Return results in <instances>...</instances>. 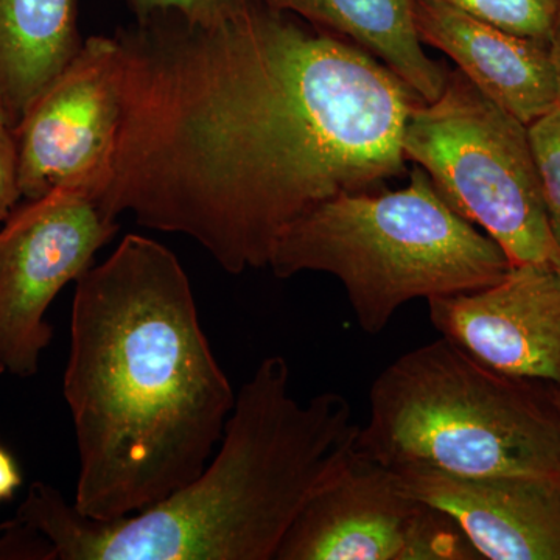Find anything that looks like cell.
Here are the masks:
<instances>
[{
    "mask_svg": "<svg viewBox=\"0 0 560 560\" xmlns=\"http://www.w3.org/2000/svg\"><path fill=\"white\" fill-rule=\"evenodd\" d=\"M116 38L124 110L106 208L189 235L231 275L267 268L320 202L405 173L422 101L335 33L249 0L212 27L162 13Z\"/></svg>",
    "mask_w": 560,
    "mask_h": 560,
    "instance_id": "1",
    "label": "cell"
},
{
    "mask_svg": "<svg viewBox=\"0 0 560 560\" xmlns=\"http://www.w3.org/2000/svg\"><path fill=\"white\" fill-rule=\"evenodd\" d=\"M62 393L80 455L73 506L86 517L147 510L208 466L237 393L167 246L125 235L77 280Z\"/></svg>",
    "mask_w": 560,
    "mask_h": 560,
    "instance_id": "2",
    "label": "cell"
},
{
    "mask_svg": "<svg viewBox=\"0 0 560 560\" xmlns=\"http://www.w3.org/2000/svg\"><path fill=\"white\" fill-rule=\"evenodd\" d=\"M359 433L345 396L302 404L289 361L271 355L238 390L208 466L178 492L95 521L38 481L14 518L49 540L54 560H276L305 506L355 460Z\"/></svg>",
    "mask_w": 560,
    "mask_h": 560,
    "instance_id": "3",
    "label": "cell"
},
{
    "mask_svg": "<svg viewBox=\"0 0 560 560\" xmlns=\"http://www.w3.org/2000/svg\"><path fill=\"white\" fill-rule=\"evenodd\" d=\"M268 267L279 279L335 276L360 329L378 335L407 302L485 289L511 261L416 165L405 189L341 194L308 210L280 235Z\"/></svg>",
    "mask_w": 560,
    "mask_h": 560,
    "instance_id": "4",
    "label": "cell"
},
{
    "mask_svg": "<svg viewBox=\"0 0 560 560\" xmlns=\"http://www.w3.org/2000/svg\"><path fill=\"white\" fill-rule=\"evenodd\" d=\"M357 453L389 470L560 477V419L547 386L506 377L441 337L372 382Z\"/></svg>",
    "mask_w": 560,
    "mask_h": 560,
    "instance_id": "5",
    "label": "cell"
},
{
    "mask_svg": "<svg viewBox=\"0 0 560 560\" xmlns=\"http://www.w3.org/2000/svg\"><path fill=\"white\" fill-rule=\"evenodd\" d=\"M401 150L458 215L499 243L511 265L560 270L528 125L486 97L458 69L448 72L436 101L412 108Z\"/></svg>",
    "mask_w": 560,
    "mask_h": 560,
    "instance_id": "6",
    "label": "cell"
},
{
    "mask_svg": "<svg viewBox=\"0 0 560 560\" xmlns=\"http://www.w3.org/2000/svg\"><path fill=\"white\" fill-rule=\"evenodd\" d=\"M109 178L62 184L22 200L0 224V355L7 371L27 378L54 329L51 302L92 267L95 254L119 230L103 201Z\"/></svg>",
    "mask_w": 560,
    "mask_h": 560,
    "instance_id": "7",
    "label": "cell"
},
{
    "mask_svg": "<svg viewBox=\"0 0 560 560\" xmlns=\"http://www.w3.org/2000/svg\"><path fill=\"white\" fill-rule=\"evenodd\" d=\"M276 560H482L458 523L357 458L311 501Z\"/></svg>",
    "mask_w": 560,
    "mask_h": 560,
    "instance_id": "8",
    "label": "cell"
},
{
    "mask_svg": "<svg viewBox=\"0 0 560 560\" xmlns=\"http://www.w3.org/2000/svg\"><path fill=\"white\" fill-rule=\"evenodd\" d=\"M121 110L119 40L116 35L90 36L13 127L22 200H35L62 184L109 178Z\"/></svg>",
    "mask_w": 560,
    "mask_h": 560,
    "instance_id": "9",
    "label": "cell"
},
{
    "mask_svg": "<svg viewBox=\"0 0 560 560\" xmlns=\"http://www.w3.org/2000/svg\"><path fill=\"white\" fill-rule=\"evenodd\" d=\"M430 319L441 337L517 381L560 386V270L511 265L485 289L433 298Z\"/></svg>",
    "mask_w": 560,
    "mask_h": 560,
    "instance_id": "10",
    "label": "cell"
},
{
    "mask_svg": "<svg viewBox=\"0 0 560 560\" xmlns=\"http://www.w3.org/2000/svg\"><path fill=\"white\" fill-rule=\"evenodd\" d=\"M393 471L408 493L451 515L481 559L560 560V477Z\"/></svg>",
    "mask_w": 560,
    "mask_h": 560,
    "instance_id": "11",
    "label": "cell"
},
{
    "mask_svg": "<svg viewBox=\"0 0 560 560\" xmlns=\"http://www.w3.org/2000/svg\"><path fill=\"white\" fill-rule=\"evenodd\" d=\"M420 43L441 50L493 103L525 125L558 106L550 44L478 20L444 0H415Z\"/></svg>",
    "mask_w": 560,
    "mask_h": 560,
    "instance_id": "12",
    "label": "cell"
},
{
    "mask_svg": "<svg viewBox=\"0 0 560 560\" xmlns=\"http://www.w3.org/2000/svg\"><path fill=\"white\" fill-rule=\"evenodd\" d=\"M335 33L377 58L420 101H436L448 72L423 51L415 24V0H259Z\"/></svg>",
    "mask_w": 560,
    "mask_h": 560,
    "instance_id": "13",
    "label": "cell"
},
{
    "mask_svg": "<svg viewBox=\"0 0 560 560\" xmlns=\"http://www.w3.org/2000/svg\"><path fill=\"white\" fill-rule=\"evenodd\" d=\"M83 40L77 0H0V91L13 127Z\"/></svg>",
    "mask_w": 560,
    "mask_h": 560,
    "instance_id": "14",
    "label": "cell"
},
{
    "mask_svg": "<svg viewBox=\"0 0 560 560\" xmlns=\"http://www.w3.org/2000/svg\"><path fill=\"white\" fill-rule=\"evenodd\" d=\"M478 20L518 36L550 44L560 0H444Z\"/></svg>",
    "mask_w": 560,
    "mask_h": 560,
    "instance_id": "15",
    "label": "cell"
},
{
    "mask_svg": "<svg viewBox=\"0 0 560 560\" xmlns=\"http://www.w3.org/2000/svg\"><path fill=\"white\" fill-rule=\"evenodd\" d=\"M530 147L539 172L541 197L552 234L560 246V108L556 106L528 125Z\"/></svg>",
    "mask_w": 560,
    "mask_h": 560,
    "instance_id": "16",
    "label": "cell"
},
{
    "mask_svg": "<svg viewBox=\"0 0 560 560\" xmlns=\"http://www.w3.org/2000/svg\"><path fill=\"white\" fill-rule=\"evenodd\" d=\"M136 21L149 20L154 14L173 13L195 24L212 25L238 16L249 0H125Z\"/></svg>",
    "mask_w": 560,
    "mask_h": 560,
    "instance_id": "17",
    "label": "cell"
},
{
    "mask_svg": "<svg viewBox=\"0 0 560 560\" xmlns=\"http://www.w3.org/2000/svg\"><path fill=\"white\" fill-rule=\"evenodd\" d=\"M0 560H54L43 534L16 518L0 526Z\"/></svg>",
    "mask_w": 560,
    "mask_h": 560,
    "instance_id": "18",
    "label": "cell"
},
{
    "mask_svg": "<svg viewBox=\"0 0 560 560\" xmlns=\"http://www.w3.org/2000/svg\"><path fill=\"white\" fill-rule=\"evenodd\" d=\"M22 201L13 127L0 121V224Z\"/></svg>",
    "mask_w": 560,
    "mask_h": 560,
    "instance_id": "19",
    "label": "cell"
},
{
    "mask_svg": "<svg viewBox=\"0 0 560 560\" xmlns=\"http://www.w3.org/2000/svg\"><path fill=\"white\" fill-rule=\"evenodd\" d=\"M21 475L13 458L0 447V501L9 500L20 488Z\"/></svg>",
    "mask_w": 560,
    "mask_h": 560,
    "instance_id": "20",
    "label": "cell"
},
{
    "mask_svg": "<svg viewBox=\"0 0 560 560\" xmlns=\"http://www.w3.org/2000/svg\"><path fill=\"white\" fill-rule=\"evenodd\" d=\"M550 51L552 68H555L556 91H558V106L560 108V16L550 38Z\"/></svg>",
    "mask_w": 560,
    "mask_h": 560,
    "instance_id": "21",
    "label": "cell"
},
{
    "mask_svg": "<svg viewBox=\"0 0 560 560\" xmlns=\"http://www.w3.org/2000/svg\"><path fill=\"white\" fill-rule=\"evenodd\" d=\"M547 397L560 419V386H547Z\"/></svg>",
    "mask_w": 560,
    "mask_h": 560,
    "instance_id": "22",
    "label": "cell"
},
{
    "mask_svg": "<svg viewBox=\"0 0 560 560\" xmlns=\"http://www.w3.org/2000/svg\"><path fill=\"white\" fill-rule=\"evenodd\" d=\"M0 121L10 125V127H13V124H11L9 108H7L5 98H3L2 95V91H0Z\"/></svg>",
    "mask_w": 560,
    "mask_h": 560,
    "instance_id": "23",
    "label": "cell"
},
{
    "mask_svg": "<svg viewBox=\"0 0 560 560\" xmlns=\"http://www.w3.org/2000/svg\"><path fill=\"white\" fill-rule=\"evenodd\" d=\"M7 371L5 363H3L2 355H0V374Z\"/></svg>",
    "mask_w": 560,
    "mask_h": 560,
    "instance_id": "24",
    "label": "cell"
}]
</instances>
